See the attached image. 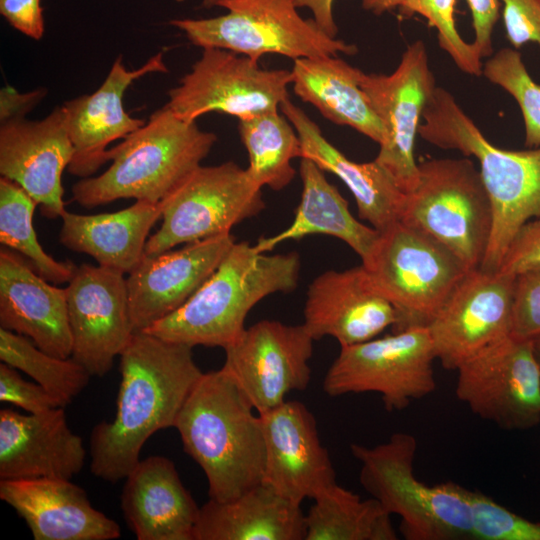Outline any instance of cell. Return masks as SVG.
I'll use <instances>...</instances> for the list:
<instances>
[{"label": "cell", "mask_w": 540, "mask_h": 540, "mask_svg": "<svg viewBox=\"0 0 540 540\" xmlns=\"http://www.w3.org/2000/svg\"><path fill=\"white\" fill-rule=\"evenodd\" d=\"M193 347L145 331L134 332L120 354L121 381L112 421L90 432V472L109 483L124 480L138 464L146 441L174 427L203 372Z\"/></svg>", "instance_id": "6da1fadb"}, {"label": "cell", "mask_w": 540, "mask_h": 540, "mask_svg": "<svg viewBox=\"0 0 540 540\" xmlns=\"http://www.w3.org/2000/svg\"><path fill=\"white\" fill-rule=\"evenodd\" d=\"M228 373H203L174 428L200 466L209 498L234 499L263 480L265 444L259 414Z\"/></svg>", "instance_id": "7a4b0ae2"}, {"label": "cell", "mask_w": 540, "mask_h": 540, "mask_svg": "<svg viewBox=\"0 0 540 540\" xmlns=\"http://www.w3.org/2000/svg\"><path fill=\"white\" fill-rule=\"evenodd\" d=\"M421 119L418 135L426 142L478 160L493 212L491 237L480 269L497 271L519 228L540 217V147L506 150L493 145L442 87L434 89Z\"/></svg>", "instance_id": "3957f363"}, {"label": "cell", "mask_w": 540, "mask_h": 540, "mask_svg": "<svg viewBox=\"0 0 540 540\" xmlns=\"http://www.w3.org/2000/svg\"><path fill=\"white\" fill-rule=\"evenodd\" d=\"M297 252H259L247 241L235 242L214 273L172 314L144 331L191 347H222L245 330L251 309L275 293H289L299 281Z\"/></svg>", "instance_id": "277c9868"}, {"label": "cell", "mask_w": 540, "mask_h": 540, "mask_svg": "<svg viewBox=\"0 0 540 540\" xmlns=\"http://www.w3.org/2000/svg\"><path fill=\"white\" fill-rule=\"evenodd\" d=\"M217 136L179 118L167 104L109 149V168L72 186L74 201L91 209L119 199L159 203L209 154Z\"/></svg>", "instance_id": "5b68a950"}, {"label": "cell", "mask_w": 540, "mask_h": 540, "mask_svg": "<svg viewBox=\"0 0 540 540\" xmlns=\"http://www.w3.org/2000/svg\"><path fill=\"white\" fill-rule=\"evenodd\" d=\"M417 449L416 438L407 432L375 446H350L360 462V484L388 513L400 516L405 539H473L470 490L451 481L427 485L419 480Z\"/></svg>", "instance_id": "8992f818"}, {"label": "cell", "mask_w": 540, "mask_h": 540, "mask_svg": "<svg viewBox=\"0 0 540 540\" xmlns=\"http://www.w3.org/2000/svg\"><path fill=\"white\" fill-rule=\"evenodd\" d=\"M418 167V184L405 195L399 220L439 241L468 269H479L493 226L479 170L468 157L428 159Z\"/></svg>", "instance_id": "52a82bcc"}, {"label": "cell", "mask_w": 540, "mask_h": 540, "mask_svg": "<svg viewBox=\"0 0 540 540\" xmlns=\"http://www.w3.org/2000/svg\"><path fill=\"white\" fill-rule=\"evenodd\" d=\"M362 265L398 311L393 332L427 327L470 271L439 241L400 220L380 232Z\"/></svg>", "instance_id": "ba28073f"}, {"label": "cell", "mask_w": 540, "mask_h": 540, "mask_svg": "<svg viewBox=\"0 0 540 540\" xmlns=\"http://www.w3.org/2000/svg\"><path fill=\"white\" fill-rule=\"evenodd\" d=\"M228 13L206 19H173L188 40L202 48H221L258 62L265 54L293 60L355 55L358 48L326 35L314 19H304L293 0H221Z\"/></svg>", "instance_id": "9c48e42d"}, {"label": "cell", "mask_w": 540, "mask_h": 540, "mask_svg": "<svg viewBox=\"0 0 540 540\" xmlns=\"http://www.w3.org/2000/svg\"><path fill=\"white\" fill-rule=\"evenodd\" d=\"M436 355L426 326L340 347L323 390L332 397L373 392L387 411H401L434 392Z\"/></svg>", "instance_id": "30bf717a"}, {"label": "cell", "mask_w": 540, "mask_h": 540, "mask_svg": "<svg viewBox=\"0 0 540 540\" xmlns=\"http://www.w3.org/2000/svg\"><path fill=\"white\" fill-rule=\"evenodd\" d=\"M161 203L162 224L148 238L145 255L231 233L266 206L262 187L233 161L200 165Z\"/></svg>", "instance_id": "8fae6325"}, {"label": "cell", "mask_w": 540, "mask_h": 540, "mask_svg": "<svg viewBox=\"0 0 540 540\" xmlns=\"http://www.w3.org/2000/svg\"><path fill=\"white\" fill-rule=\"evenodd\" d=\"M292 79L291 70L263 69L245 55L203 48L191 71L168 92L167 105L187 122L209 112L247 119L278 111Z\"/></svg>", "instance_id": "7c38bea8"}, {"label": "cell", "mask_w": 540, "mask_h": 540, "mask_svg": "<svg viewBox=\"0 0 540 540\" xmlns=\"http://www.w3.org/2000/svg\"><path fill=\"white\" fill-rule=\"evenodd\" d=\"M456 371L455 394L478 417L505 430L540 424V370L532 339L511 335Z\"/></svg>", "instance_id": "4fadbf2b"}, {"label": "cell", "mask_w": 540, "mask_h": 540, "mask_svg": "<svg viewBox=\"0 0 540 540\" xmlns=\"http://www.w3.org/2000/svg\"><path fill=\"white\" fill-rule=\"evenodd\" d=\"M360 86L380 119L384 139L374 159L405 194L419 181L414 150L425 106L435 85L424 42L417 40L404 51L389 75L362 73Z\"/></svg>", "instance_id": "5bb4252c"}, {"label": "cell", "mask_w": 540, "mask_h": 540, "mask_svg": "<svg viewBox=\"0 0 540 540\" xmlns=\"http://www.w3.org/2000/svg\"><path fill=\"white\" fill-rule=\"evenodd\" d=\"M314 341L303 323L261 320L224 349L222 368L262 413L284 402L289 393L308 387Z\"/></svg>", "instance_id": "9a60e30c"}, {"label": "cell", "mask_w": 540, "mask_h": 540, "mask_svg": "<svg viewBox=\"0 0 540 540\" xmlns=\"http://www.w3.org/2000/svg\"><path fill=\"white\" fill-rule=\"evenodd\" d=\"M514 275L470 270L427 326L444 369L511 336Z\"/></svg>", "instance_id": "2e32d148"}, {"label": "cell", "mask_w": 540, "mask_h": 540, "mask_svg": "<svg viewBox=\"0 0 540 540\" xmlns=\"http://www.w3.org/2000/svg\"><path fill=\"white\" fill-rule=\"evenodd\" d=\"M67 284L71 358L91 376L103 377L135 332L125 274L83 263Z\"/></svg>", "instance_id": "e0dca14e"}, {"label": "cell", "mask_w": 540, "mask_h": 540, "mask_svg": "<svg viewBox=\"0 0 540 540\" xmlns=\"http://www.w3.org/2000/svg\"><path fill=\"white\" fill-rule=\"evenodd\" d=\"M258 414L265 444L262 482L298 504L318 498L337 484L316 419L302 402L285 400Z\"/></svg>", "instance_id": "ac0fdd59"}, {"label": "cell", "mask_w": 540, "mask_h": 540, "mask_svg": "<svg viewBox=\"0 0 540 540\" xmlns=\"http://www.w3.org/2000/svg\"><path fill=\"white\" fill-rule=\"evenodd\" d=\"M73 156L63 106L39 121L20 117L1 122V177L22 187L46 218L61 217L66 211L62 174Z\"/></svg>", "instance_id": "d6986e66"}, {"label": "cell", "mask_w": 540, "mask_h": 540, "mask_svg": "<svg viewBox=\"0 0 540 540\" xmlns=\"http://www.w3.org/2000/svg\"><path fill=\"white\" fill-rule=\"evenodd\" d=\"M303 316L314 340L332 337L340 347L373 339L399 322L398 311L362 264L314 278L307 288Z\"/></svg>", "instance_id": "ffe728a7"}, {"label": "cell", "mask_w": 540, "mask_h": 540, "mask_svg": "<svg viewBox=\"0 0 540 540\" xmlns=\"http://www.w3.org/2000/svg\"><path fill=\"white\" fill-rule=\"evenodd\" d=\"M236 238L231 233L144 255L127 274L133 327L144 331L179 309L220 265Z\"/></svg>", "instance_id": "44dd1931"}, {"label": "cell", "mask_w": 540, "mask_h": 540, "mask_svg": "<svg viewBox=\"0 0 540 540\" xmlns=\"http://www.w3.org/2000/svg\"><path fill=\"white\" fill-rule=\"evenodd\" d=\"M154 72H167L162 52L135 70H128L118 57L95 92L64 103L66 128L74 147L67 168L71 175L90 177L109 160L111 142L126 138L145 124L125 111L123 96L135 80Z\"/></svg>", "instance_id": "7402d4cb"}, {"label": "cell", "mask_w": 540, "mask_h": 540, "mask_svg": "<svg viewBox=\"0 0 540 540\" xmlns=\"http://www.w3.org/2000/svg\"><path fill=\"white\" fill-rule=\"evenodd\" d=\"M86 456L64 407L37 414L0 410V480H71L81 472Z\"/></svg>", "instance_id": "603a6c76"}, {"label": "cell", "mask_w": 540, "mask_h": 540, "mask_svg": "<svg viewBox=\"0 0 540 540\" xmlns=\"http://www.w3.org/2000/svg\"><path fill=\"white\" fill-rule=\"evenodd\" d=\"M0 499L35 540H115L119 524L94 508L86 491L67 479L0 480Z\"/></svg>", "instance_id": "cb8c5ba5"}, {"label": "cell", "mask_w": 540, "mask_h": 540, "mask_svg": "<svg viewBox=\"0 0 540 540\" xmlns=\"http://www.w3.org/2000/svg\"><path fill=\"white\" fill-rule=\"evenodd\" d=\"M0 327L59 357L72 354L66 288L45 280L17 252L0 250Z\"/></svg>", "instance_id": "d4e9b609"}, {"label": "cell", "mask_w": 540, "mask_h": 540, "mask_svg": "<svg viewBox=\"0 0 540 540\" xmlns=\"http://www.w3.org/2000/svg\"><path fill=\"white\" fill-rule=\"evenodd\" d=\"M124 480L121 509L137 540H194L200 507L172 460L149 456Z\"/></svg>", "instance_id": "484cf974"}, {"label": "cell", "mask_w": 540, "mask_h": 540, "mask_svg": "<svg viewBox=\"0 0 540 540\" xmlns=\"http://www.w3.org/2000/svg\"><path fill=\"white\" fill-rule=\"evenodd\" d=\"M280 110L299 135L302 157L336 175L347 186L361 219L380 232L400 219L406 194L380 164L375 160L358 163L347 158L289 98L281 103Z\"/></svg>", "instance_id": "4316f807"}, {"label": "cell", "mask_w": 540, "mask_h": 540, "mask_svg": "<svg viewBox=\"0 0 540 540\" xmlns=\"http://www.w3.org/2000/svg\"><path fill=\"white\" fill-rule=\"evenodd\" d=\"M301 504L261 482L228 501L199 508L194 540H305Z\"/></svg>", "instance_id": "83f0119b"}, {"label": "cell", "mask_w": 540, "mask_h": 540, "mask_svg": "<svg viewBox=\"0 0 540 540\" xmlns=\"http://www.w3.org/2000/svg\"><path fill=\"white\" fill-rule=\"evenodd\" d=\"M162 216V203L137 200L128 208L92 215L65 211L59 241L92 257L99 266L129 274L145 255L148 234Z\"/></svg>", "instance_id": "f1b7e54d"}, {"label": "cell", "mask_w": 540, "mask_h": 540, "mask_svg": "<svg viewBox=\"0 0 540 540\" xmlns=\"http://www.w3.org/2000/svg\"><path fill=\"white\" fill-rule=\"evenodd\" d=\"M299 173L302 193L292 222L273 236L259 238L255 248L262 253L271 252L283 242L321 234L343 241L362 261L365 260L380 232L351 214L348 202L315 162L300 158Z\"/></svg>", "instance_id": "f546056e"}, {"label": "cell", "mask_w": 540, "mask_h": 540, "mask_svg": "<svg viewBox=\"0 0 540 540\" xmlns=\"http://www.w3.org/2000/svg\"><path fill=\"white\" fill-rule=\"evenodd\" d=\"M291 72L294 93L324 118L379 145L383 142L384 128L360 86V69L336 56H324L296 59Z\"/></svg>", "instance_id": "4dcf8cb0"}, {"label": "cell", "mask_w": 540, "mask_h": 540, "mask_svg": "<svg viewBox=\"0 0 540 540\" xmlns=\"http://www.w3.org/2000/svg\"><path fill=\"white\" fill-rule=\"evenodd\" d=\"M305 540H396L391 514L338 484L314 499L305 514Z\"/></svg>", "instance_id": "1f68e13d"}, {"label": "cell", "mask_w": 540, "mask_h": 540, "mask_svg": "<svg viewBox=\"0 0 540 540\" xmlns=\"http://www.w3.org/2000/svg\"><path fill=\"white\" fill-rule=\"evenodd\" d=\"M238 131L248 152L246 169L253 181L274 191L287 187L296 175L291 162L302 157L301 141L291 122L273 111L240 119Z\"/></svg>", "instance_id": "d6a6232c"}, {"label": "cell", "mask_w": 540, "mask_h": 540, "mask_svg": "<svg viewBox=\"0 0 540 540\" xmlns=\"http://www.w3.org/2000/svg\"><path fill=\"white\" fill-rule=\"evenodd\" d=\"M37 203L17 183L0 179V242L23 256L38 275L53 284L68 283L76 265L58 261L38 241L32 218Z\"/></svg>", "instance_id": "836d02e7"}, {"label": "cell", "mask_w": 540, "mask_h": 540, "mask_svg": "<svg viewBox=\"0 0 540 540\" xmlns=\"http://www.w3.org/2000/svg\"><path fill=\"white\" fill-rule=\"evenodd\" d=\"M0 360L30 376L60 407L70 404L92 377L71 357L53 356L38 348L28 337L1 327Z\"/></svg>", "instance_id": "e575fe53"}, {"label": "cell", "mask_w": 540, "mask_h": 540, "mask_svg": "<svg viewBox=\"0 0 540 540\" xmlns=\"http://www.w3.org/2000/svg\"><path fill=\"white\" fill-rule=\"evenodd\" d=\"M483 75L518 103L525 127V146L540 147V84L528 73L521 54L511 48L496 52L483 65Z\"/></svg>", "instance_id": "d590c367"}, {"label": "cell", "mask_w": 540, "mask_h": 540, "mask_svg": "<svg viewBox=\"0 0 540 540\" xmlns=\"http://www.w3.org/2000/svg\"><path fill=\"white\" fill-rule=\"evenodd\" d=\"M456 0H404L399 6L403 17L419 14L437 30L439 46L457 67L470 75H483L482 57L473 43H467L457 31L454 9Z\"/></svg>", "instance_id": "8d00e7d4"}, {"label": "cell", "mask_w": 540, "mask_h": 540, "mask_svg": "<svg viewBox=\"0 0 540 540\" xmlns=\"http://www.w3.org/2000/svg\"><path fill=\"white\" fill-rule=\"evenodd\" d=\"M472 538L477 540H540V523L526 519L491 497L470 490Z\"/></svg>", "instance_id": "74e56055"}, {"label": "cell", "mask_w": 540, "mask_h": 540, "mask_svg": "<svg viewBox=\"0 0 540 540\" xmlns=\"http://www.w3.org/2000/svg\"><path fill=\"white\" fill-rule=\"evenodd\" d=\"M511 335L520 339L540 336V267L515 275Z\"/></svg>", "instance_id": "f35d334b"}, {"label": "cell", "mask_w": 540, "mask_h": 540, "mask_svg": "<svg viewBox=\"0 0 540 540\" xmlns=\"http://www.w3.org/2000/svg\"><path fill=\"white\" fill-rule=\"evenodd\" d=\"M0 401L31 414L60 407L40 384L26 381L17 369L3 362L0 364Z\"/></svg>", "instance_id": "ab89813d"}, {"label": "cell", "mask_w": 540, "mask_h": 540, "mask_svg": "<svg viewBox=\"0 0 540 540\" xmlns=\"http://www.w3.org/2000/svg\"><path fill=\"white\" fill-rule=\"evenodd\" d=\"M540 267V217L523 224L514 235L497 271L517 275Z\"/></svg>", "instance_id": "60d3db41"}, {"label": "cell", "mask_w": 540, "mask_h": 540, "mask_svg": "<svg viewBox=\"0 0 540 540\" xmlns=\"http://www.w3.org/2000/svg\"><path fill=\"white\" fill-rule=\"evenodd\" d=\"M508 41L520 48L527 42L540 46V0H500Z\"/></svg>", "instance_id": "b9f144b4"}, {"label": "cell", "mask_w": 540, "mask_h": 540, "mask_svg": "<svg viewBox=\"0 0 540 540\" xmlns=\"http://www.w3.org/2000/svg\"><path fill=\"white\" fill-rule=\"evenodd\" d=\"M0 13L24 35L35 40L43 36L44 18L40 0H0Z\"/></svg>", "instance_id": "7bdbcfd3"}, {"label": "cell", "mask_w": 540, "mask_h": 540, "mask_svg": "<svg viewBox=\"0 0 540 540\" xmlns=\"http://www.w3.org/2000/svg\"><path fill=\"white\" fill-rule=\"evenodd\" d=\"M472 15L475 32L473 45L480 56L487 57L493 52L492 31L499 18L500 0H466Z\"/></svg>", "instance_id": "ee69618b"}, {"label": "cell", "mask_w": 540, "mask_h": 540, "mask_svg": "<svg viewBox=\"0 0 540 540\" xmlns=\"http://www.w3.org/2000/svg\"><path fill=\"white\" fill-rule=\"evenodd\" d=\"M44 90L20 93L12 87H5L0 93L1 122L24 117L45 95Z\"/></svg>", "instance_id": "f6af8a7d"}, {"label": "cell", "mask_w": 540, "mask_h": 540, "mask_svg": "<svg viewBox=\"0 0 540 540\" xmlns=\"http://www.w3.org/2000/svg\"><path fill=\"white\" fill-rule=\"evenodd\" d=\"M335 0H293L295 7L308 8L318 27L329 37L336 38L338 26L333 15Z\"/></svg>", "instance_id": "bcb514c9"}, {"label": "cell", "mask_w": 540, "mask_h": 540, "mask_svg": "<svg viewBox=\"0 0 540 540\" xmlns=\"http://www.w3.org/2000/svg\"><path fill=\"white\" fill-rule=\"evenodd\" d=\"M404 0H362V7L375 15H382L399 8Z\"/></svg>", "instance_id": "7dc6e473"}, {"label": "cell", "mask_w": 540, "mask_h": 540, "mask_svg": "<svg viewBox=\"0 0 540 540\" xmlns=\"http://www.w3.org/2000/svg\"><path fill=\"white\" fill-rule=\"evenodd\" d=\"M532 343H533L534 356H535V359H536V361L538 363L539 370H540V336L532 339Z\"/></svg>", "instance_id": "c3c4849f"}, {"label": "cell", "mask_w": 540, "mask_h": 540, "mask_svg": "<svg viewBox=\"0 0 540 540\" xmlns=\"http://www.w3.org/2000/svg\"><path fill=\"white\" fill-rule=\"evenodd\" d=\"M221 0H203V5L204 6H218L219 2Z\"/></svg>", "instance_id": "681fc988"}]
</instances>
